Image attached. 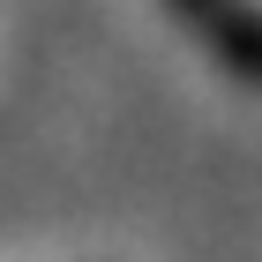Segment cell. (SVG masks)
<instances>
[{"label":"cell","mask_w":262,"mask_h":262,"mask_svg":"<svg viewBox=\"0 0 262 262\" xmlns=\"http://www.w3.org/2000/svg\"><path fill=\"white\" fill-rule=\"evenodd\" d=\"M232 82H262V0H165Z\"/></svg>","instance_id":"6da1fadb"}]
</instances>
